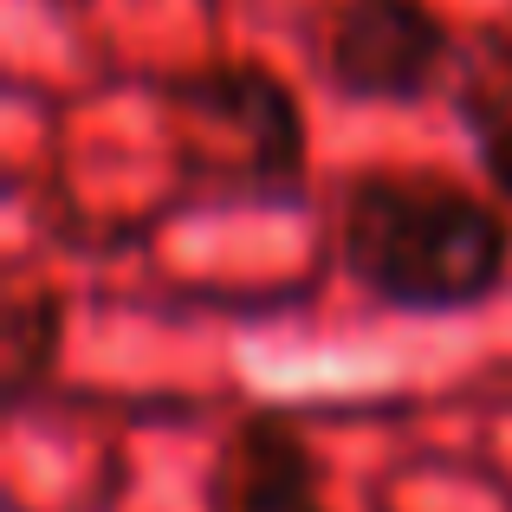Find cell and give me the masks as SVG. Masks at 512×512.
I'll use <instances>...</instances> for the list:
<instances>
[{
  "instance_id": "6da1fadb",
  "label": "cell",
  "mask_w": 512,
  "mask_h": 512,
  "mask_svg": "<svg viewBox=\"0 0 512 512\" xmlns=\"http://www.w3.org/2000/svg\"><path fill=\"white\" fill-rule=\"evenodd\" d=\"M344 260L383 305L461 312L506 279L512 227L448 175H363L344 201Z\"/></svg>"
},
{
  "instance_id": "7a4b0ae2",
  "label": "cell",
  "mask_w": 512,
  "mask_h": 512,
  "mask_svg": "<svg viewBox=\"0 0 512 512\" xmlns=\"http://www.w3.org/2000/svg\"><path fill=\"white\" fill-rule=\"evenodd\" d=\"M175 150L195 175L227 188H292L305 156L299 104L260 65H208L163 85Z\"/></svg>"
},
{
  "instance_id": "3957f363",
  "label": "cell",
  "mask_w": 512,
  "mask_h": 512,
  "mask_svg": "<svg viewBox=\"0 0 512 512\" xmlns=\"http://www.w3.org/2000/svg\"><path fill=\"white\" fill-rule=\"evenodd\" d=\"M454 39L422 0H344L325 26V72L344 98L402 104L441 85Z\"/></svg>"
},
{
  "instance_id": "277c9868",
  "label": "cell",
  "mask_w": 512,
  "mask_h": 512,
  "mask_svg": "<svg viewBox=\"0 0 512 512\" xmlns=\"http://www.w3.org/2000/svg\"><path fill=\"white\" fill-rule=\"evenodd\" d=\"M208 512H325L318 461L299 428L279 415H247L221 441V461L208 474Z\"/></svg>"
},
{
  "instance_id": "5b68a950",
  "label": "cell",
  "mask_w": 512,
  "mask_h": 512,
  "mask_svg": "<svg viewBox=\"0 0 512 512\" xmlns=\"http://www.w3.org/2000/svg\"><path fill=\"white\" fill-rule=\"evenodd\" d=\"M59 292H20L7 312V402H26L52 383L59 370Z\"/></svg>"
},
{
  "instance_id": "8992f818",
  "label": "cell",
  "mask_w": 512,
  "mask_h": 512,
  "mask_svg": "<svg viewBox=\"0 0 512 512\" xmlns=\"http://www.w3.org/2000/svg\"><path fill=\"white\" fill-rule=\"evenodd\" d=\"M487 169H493V182H500L506 195H512V117L487 130Z\"/></svg>"
}]
</instances>
